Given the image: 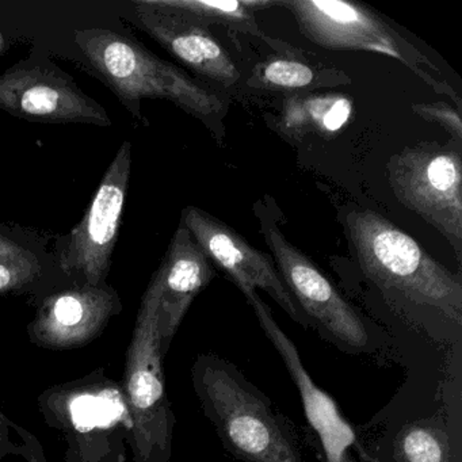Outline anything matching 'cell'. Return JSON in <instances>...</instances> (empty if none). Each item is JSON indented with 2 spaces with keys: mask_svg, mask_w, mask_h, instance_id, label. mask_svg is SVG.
<instances>
[{
  "mask_svg": "<svg viewBox=\"0 0 462 462\" xmlns=\"http://www.w3.org/2000/svg\"><path fill=\"white\" fill-rule=\"evenodd\" d=\"M280 6L291 13L302 36L319 47L331 51H364L399 60L434 86L438 93L454 97L458 109L461 106L453 88L448 83L438 82L421 67L426 64L432 69H437L367 7L345 0H285L280 2Z\"/></svg>",
  "mask_w": 462,
  "mask_h": 462,
  "instance_id": "cell-5",
  "label": "cell"
},
{
  "mask_svg": "<svg viewBox=\"0 0 462 462\" xmlns=\"http://www.w3.org/2000/svg\"><path fill=\"white\" fill-rule=\"evenodd\" d=\"M156 337V335H155ZM155 337L151 339L150 345L145 347V356L142 366L134 373L131 378L132 402L134 407L143 411L155 410L164 396L163 383L159 373L158 354L155 348Z\"/></svg>",
  "mask_w": 462,
  "mask_h": 462,
  "instance_id": "cell-18",
  "label": "cell"
},
{
  "mask_svg": "<svg viewBox=\"0 0 462 462\" xmlns=\"http://www.w3.org/2000/svg\"><path fill=\"white\" fill-rule=\"evenodd\" d=\"M412 112L429 123L437 124L451 134L457 143L462 142V120L459 110L445 102L419 104L411 106Z\"/></svg>",
  "mask_w": 462,
  "mask_h": 462,
  "instance_id": "cell-20",
  "label": "cell"
},
{
  "mask_svg": "<svg viewBox=\"0 0 462 462\" xmlns=\"http://www.w3.org/2000/svg\"><path fill=\"white\" fill-rule=\"evenodd\" d=\"M396 456L399 462H454L446 432L424 421L410 424L400 432Z\"/></svg>",
  "mask_w": 462,
  "mask_h": 462,
  "instance_id": "cell-16",
  "label": "cell"
},
{
  "mask_svg": "<svg viewBox=\"0 0 462 462\" xmlns=\"http://www.w3.org/2000/svg\"><path fill=\"white\" fill-rule=\"evenodd\" d=\"M216 278V269L182 223L167 248L145 294L143 310L155 315L162 334L170 337L193 300Z\"/></svg>",
  "mask_w": 462,
  "mask_h": 462,
  "instance_id": "cell-11",
  "label": "cell"
},
{
  "mask_svg": "<svg viewBox=\"0 0 462 462\" xmlns=\"http://www.w3.org/2000/svg\"><path fill=\"white\" fill-rule=\"evenodd\" d=\"M343 462H354L353 459L350 458V456L348 454H346L345 457H343Z\"/></svg>",
  "mask_w": 462,
  "mask_h": 462,
  "instance_id": "cell-23",
  "label": "cell"
},
{
  "mask_svg": "<svg viewBox=\"0 0 462 462\" xmlns=\"http://www.w3.org/2000/svg\"><path fill=\"white\" fill-rule=\"evenodd\" d=\"M75 40L90 69L136 120L145 123L142 99H166L210 129L221 125L226 104L217 91L162 60L132 37L109 29H85L75 32Z\"/></svg>",
  "mask_w": 462,
  "mask_h": 462,
  "instance_id": "cell-2",
  "label": "cell"
},
{
  "mask_svg": "<svg viewBox=\"0 0 462 462\" xmlns=\"http://www.w3.org/2000/svg\"><path fill=\"white\" fill-rule=\"evenodd\" d=\"M120 405L106 399L83 396L75 400L71 405L72 419L80 430L94 426H104L116 419L120 413Z\"/></svg>",
  "mask_w": 462,
  "mask_h": 462,
  "instance_id": "cell-19",
  "label": "cell"
},
{
  "mask_svg": "<svg viewBox=\"0 0 462 462\" xmlns=\"http://www.w3.org/2000/svg\"><path fill=\"white\" fill-rule=\"evenodd\" d=\"M353 112V101L342 94L293 96L283 102L280 129L296 140L308 134L332 137L347 125Z\"/></svg>",
  "mask_w": 462,
  "mask_h": 462,
  "instance_id": "cell-13",
  "label": "cell"
},
{
  "mask_svg": "<svg viewBox=\"0 0 462 462\" xmlns=\"http://www.w3.org/2000/svg\"><path fill=\"white\" fill-rule=\"evenodd\" d=\"M6 51V40H5L4 32L0 29V56Z\"/></svg>",
  "mask_w": 462,
  "mask_h": 462,
  "instance_id": "cell-22",
  "label": "cell"
},
{
  "mask_svg": "<svg viewBox=\"0 0 462 462\" xmlns=\"http://www.w3.org/2000/svg\"><path fill=\"white\" fill-rule=\"evenodd\" d=\"M194 383L224 448L245 462H305L293 430L263 392L220 356H201Z\"/></svg>",
  "mask_w": 462,
  "mask_h": 462,
  "instance_id": "cell-3",
  "label": "cell"
},
{
  "mask_svg": "<svg viewBox=\"0 0 462 462\" xmlns=\"http://www.w3.org/2000/svg\"><path fill=\"white\" fill-rule=\"evenodd\" d=\"M167 6L180 10L186 14L193 15L199 18L202 23L208 25L218 23V25L229 26V28L237 29V31L247 32L254 36L261 37L262 32L256 26L254 20V12L256 9H264V7L278 6L280 2H253V0H226V2H205V0H163Z\"/></svg>",
  "mask_w": 462,
  "mask_h": 462,
  "instance_id": "cell-14",
  "label": "cell"
},
{
  "mask_svg": "<svg viewBox=\"0 0 462 462\" xmlns=\"http://www.w3.org/2000/svg\"><path fill=\"white\" fill-rule=\"evenodd\" d=\"M388 180L396 199L437 229L461 263V153L438 144L405 148L389 159Z\"/></svg>",
  "mask_w": 462,
  "mask_h": 462,
  "instance_id": "cell-6",
  "label": "cell"
},
{
  "mask_svg": "<svg viewBox=\"0 0 462 462\" xmlns=\"http://www.w3.org/2000/svg\"><path fill=\"white\" fill-rule=\"evenodd\" d=\"M261 232L275 267L308 326L318 329L346 353L372 350L373 337L361 313L332 281L282 234L274 221L261 216Z\"/></svg>",
  "mask_w": 462,
  "mask_h": 462,
  "instance_id": "cell-4",
  "label": "cell"
},
{
  "mask_svg": "<svg viewBox=\"0 0 462 462\" xmlns=\"http://www.w3.org/2000/svg\"><path fill=\"white\" fill-rule=\"evenodd\" d=\"M245 299L253 307L264 334L285 362L286 369L299 389L308 423L319 435L327 462H343L348 448L356 443L353 427L346 420L335 400L313 383L300 358L296 346L278 326L270 308L259 294L254 291Z\"/></svg>",
  "mask_w": 462,
  "mask_h": 462,
  "instance_id": "cell-12",
  "label": "cell"
},
{
  "mask_svg": "<svg viewBox=\"0 0 462 462\" xmlns=\"http://www.w3.org/2000/svg\"><path fill=\"white\" fill-rule=\"evenodd\" d=\"M180 223L212 264L223 270L245 297L262 289L294 321L310 327L286 289L272 255L262 253L231 226L199 208H185Z\"/></svg>",
  "mask_w": 462,
  "mask_h": 462,
  "instance_id": "cell-8",
  "label": "cell"
},
{
  "mask_svg": "<svg viewBox=\"0 0 462 462\" xmlns=\"http://www.w3.org/2000/svg\"><path fill=\"white\" fill-rule=\"evenodd\" d=\"M39 253L23 240L0 229V291L31 280L40 270Z\"/></svg>",
  "mask_w": 462,
  "mask_h": 462,
  "instance_id": "cell-17",
  "label": "cell"
},
{
  "mask_svg": "<svg viewBox=\"0 0 462 462\" xmlns=\"http://www.w3.org/2000/svg\"><path fill=\"white\" fill-rule=\"evenodd\" d=\"M253 79L256 88L275 91H300L331 85L335 80L343 82V75L335 77L334 72L323 77L308 64L291 59H273L256 67Z\"/></svg>",
  "mask_w": 462,
  "mask_h": 462,
  "instance_id": "cell-15",
  "label": "cell"
},
{
  "mask_svg": "<svg viewBox=\"0 0 462 462\" xmlns=\"http://www.w3.org/2000/svg\"><path fill=\"white\" fill-rule=\"evenodd\" d=\"M359 269L385 296L461 323L462 282L412 236L373 210L346 218Z\"/></svg>",
  "mask_w": 462,
  "mask_h": 462,
  "instance_id": "cell-1",
  "label": "cell"
},
{
  "mask_svg": "<svg viewBox=\"0 0 462 462\" xmlns=\"http://www.w3.org/2000/svg\"><path fill=\"white\" fill-rule=\"evenodd\" d=\"M93 296L79 293H67L58 297L52 305V315L59 324L64 327L78 326L85 318L88 304Z\"/></svg>",
  "mask_w": 462,
  "mask_h": 462,
  "instance_id": "cell-21",
  "label": "cell"
},
{
  "mask_svg": "<svg viewBox=\"0 0 462 462\" xmlns=\"http://www.w3.org/2000/svg\"><path fill=\"white\" fill-rule=\"evenodd\" d=\"M0 109L39 123L110 126L106 110L50 61H21L0 75Z\"/></svg>",
  "mask_w": 462,
  "mask_h": 462,
  "instance_id": "cell-7",
  "label": "cell"
},
{
  "mask_svg": "<svg viewBox=\"0 0 462 462\" xmlns=\"http://www.w3.org/2000/svg\"><path fill=\"white\" fill-rule=\"evenodd\" d=\"M134 9L137 25L194 74L223 88L239 82L236 61L208 23L167 6L163 0H137Z\"/></svg>",
  "mask_w": 462,
  "mask_h": 462,
  "instance_id": "cell-10",
  "label": "cell"
},
{
  "mask_svg": "<svg viewBox=\"0 0 462 462\" xmlns=\"http://www.w3.org/2000/svg\"><path fill=\"white\" fill-rule=\"evenodd\" d=\"M132 169V144L125 142L105 172L85 217L67 237L63 266L97 282L110 267L120 232Z\"/></svg>",
  "mask_w": 462,
  "mask_h": 462,
  "instance_id": "cell-9",
  "label": "cell"
}]
</instances>
